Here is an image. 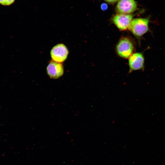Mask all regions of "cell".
Returning a JSON list of instances; mask_svg holds the SVG:
<instances>
[{
	"label": "cell",
	"instance_id": "cell-1",
	"mask_svg": "<svg viewBox=\"0 0 165 165\" xmlns=\"http://www.w3.org/2000/svg\"><path fill=\"white\" fill-rule=\"evenodd\" d=\"M150 16L146 18L134 19L131 21L128 29L136 37L139 41L143 35L150 30L149 24Z\"/></svg>",
	"mask_w": 165,
	"mask_h": 165
},
{
	"label": "cell",
	"instance_id": "cell-2",
	"mask_svg": "<svg viewBox=\"0 0 165 165\" xmlns=\"http://www.w3.org/2000/svg\"><path fill=\"white\" fill-rule=\"evenodd\" d=\"M134 46L131 41L127 37L120 39L116 47L118 55L121 57L127 58L133 54Z\"/></svg>",
	"mask_w": 165,
	"mask_h": 165
},
{
	"label": "cell",
	"instance_id": "cell-3",
	"mask_svg": "<svg viewBox=\"0 0 165 165\" xmlns=\"http://www.w3.org/2000/svg\"><path fill=\"white\" fill-rule=\"evenodd\" d=\"M137 8V3L135 0H119L115 11L118 14H129L134 12Z\"/></svg>",
	"mask_w": 165,
	"mask_h": 165
},
{
	"label": "cell",
	"instance_id": "cell-4",
	"mask_svg": "<svg viewBox=\"0 0 165 165\" xmlns=\"http://www.w3.org/2000/svg\"><path fill=\"white\" fill-rule=\"evenodd\" d=\"M133 17L134 15L132 14H117L113 16L112 21L119 29L125 30L128 28Z\"/></svg>",
	"mask_w": 165,
	"mask_h": 165
},
{
	"label": "cell",
	"instance_id": "cell-5",
	"mask_svg": "<svg viewBox=\"0 0 165 165\" xmlns=\"http://www.w3.org/2000/svg\"><path fill=\"white\" fill-rule=\"evenodd\" d=\"M129 58V72L144 69L145 59L142 53L136 52L133 53Z\"/></svg>",
	"mask_w": 165,
	"mask_h": 165
},
{
	"label": "cell",
	"instance_id": "cell-6",
	"mask_svg": "<svg viewBox=\"0 0 165 165\" xmlns=\"http://www.w3.org/2000/svg\"><path fill=\"white\" fill-rule=\"evenodd\" d=\"M68 53V50L66 46L63 44H60L53 47L50 54L53 61L61 63L66 59Z\"/></svg>",
	"mask_w": 165,
	"mask_h": 165
},
{
	"label": "cell",
	"instance_id": "cell-7",
	"mask_svg": "<svg viewBox=\"0 0 165 165\" xmlns=\"http://www.w3.org/2000/svg\"><path fill=\"white\" fill-rule=\"evenodd\" d=\"M47 71L48 75L51 78L56 79L63 75L64 72L63 67L61 63L51 61L47 67Z\"/></svg>",
	"mask_w": 165,
	"mask_h": 165
},
{
	"label": "cell",
	"instance_id": "cell-8",
	"mask_svg": "<svg viewBox=\"0 0 165 165\" xmlns=\"http://www.w3.org/2000/svg\"><path fill=\"white\" fill-rule=\"evenodd\" d=\"M15 0H0V3L4 6L9 5L13 3Z\"/></svg>",
	"mask_w": 165,
	"mask_h": 165
},
{
	"label": "cell",
	"instance_id": "cell-9",
	"mask_svg": "<svg viewBox=\"0 0 165 165\" xmlns=\"http://www.w3.org/2000/svg\"><path fill=\"white\" fill-rule=\"evenodd\" d=\"M108 7L107 5L105 3H103L101 5V9L104 11L106 10Z\"/></svg>",
	"mask_w": 165,
	"mask_h": 165
},
{
	"label": "cell",
	"instance_id": "cell-10",
	"mask_svg": "<svg viewBox=\"0 0 165 165\" xmlns=\"http://www.w3.org/2000/svg\"><path fill=\"white\" fill-rule=\"evenodd\" d=\"M105 2L111 4H113L119 0H103Z\"/></svg>",
	"mask_w": 165,
	"mask_h": 165
}]
</instances>
